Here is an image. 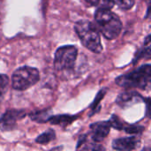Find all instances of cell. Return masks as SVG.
<instances>
[{
    "label": "cell",
    "mask_w": 151,
    "mask_h": 151,
    "mask_svg": "<svg viewBox=\"0 0 151 151\" xmlns=\"http://www.w3.org/2000/svg\"><path fill=\"white\" fill-rule=\"evenodd\" d=\"M95 20L103 35L108 40L116 39L122 30V22L111 9L98 8L95 12Z\"/></svg>",
    "instance_id": "cell-1"
},
{
    "label": "cell",
    "mask_w": 151,
    "mask_h": 151,
    "mask_svg": "<svg viewBox=\"0 0 151 151\" xmlns=\"http://www.w3.org/2000/svg\"><path fill=\"white\" fill-rule=\"evenodd\" d=\"M74 29L84 47L96 54L102 52L103 45L100 33L91 21L86 19L79 20L74 25Z\"/></svg>",
    "instance_id": "cell-2"
},
{
    "label": "cell",
    "mask_w": 151,
    "mask_h": 151,
    "mask_svg": "<svg viewBox=\"0 0 151 151\" xmlns=\"http://www.w3.org/2000/svg\"><path fill=\"white\" fill-rule=\"evenodd\" d=\"M151 80V65L150 64L140 66L131 73L119 76L115 82L124 88L145 89Z\"/></svg>",
    "instance_id": "cell-3"
},
{
    "label": "cell",
    "mask_w": 151,
    "mask_h": 151,
    "mask_svg": "<svg viewBox=\"0 0 151 151\" xmlns=\"http://www.w3.org/2000/svg\"><path fill=\"white\" fill-rule=\"evenodd\" d=\"M78 58V50L73 45H65L58 48L55 53L54 68L58 73L73 71Z\"/></svg>",
    "instance_id": "cell-4"
},
{
    "label": "cell",
    "mask_w": 151,
    "mask_h": 151,
    "mask_svg": "<svg viewBox=\"0 0 151 151\" xmlns=\"http://www.w3.org/2000/svg\"><path fill=\"white\" fill-rule=\"evenodd\" d=\"M40 80L38 69L31 66H22L17 69L12 76V87L15 90L24 91L35 85Z\"/></svg>",
    "instance_id": "cell-5"
},
{
    "label": "cell",
    "mask_w": 151,
    "mask_h": 151,
    "mask_svg": "<svg viewBox=\"0 0 151 151\" xmlns=\"http://www.w3.org/2000/svg\"><path fill=\"white\" fill-rule=\"evenodd\" d=\"M26 113L22 110H9L0 118V130L11 131L16 127L17 121L25 118Z\"/></svg>",
    "instance_id": "cell-6"
},
{
    "label": "cell",
    "mask_w": 151,
    "mask_h": 151,
    "mask_svg": "<svg viewBox=\"0 0 151 151\" xmlns=\"http://www.w3.org/2000/svg\"><path fill=\"white\" fill-rule=\"evenodd\" d=\"M111 128V123L109 120L93 123L90 126L92 140L95 142H103L108 136Z\"/></svg>",
    "instance_id": "cell-7"
},
{
    "label": "cell",
    "mask_w": 151,
    "mask_h": 151,
    "mask_svg": "<svg viewBox=\"0 0 151 151\" xmlns=\"http://www.w3.org/2000/svg\"><path fill=\"white\" fill-rule=\"evenodd\" d=\"M141 144L140 138L136 135L119 138L112 142V149L115 150H134L139 148Z\"/></svg>",
    "instance_id": "cell-8"
},
{
    "label": "cell",
    "mask_w": 151,
    "mask_h": 151,
    "mask_svg": "<svg viewBox=\"0 0 151 151\" xmlns=\"http://www.w3.org/2000/svg\"><path fill=\"white\" fill-rule=\"evenodd\" d=\"M141 100H143V97L140 94L134 91H130V92H125L120 94L118 96L116 103L119 106L125 108V107L132 106L133 104L140 102Z\"/></svg>",
    "instance_id": "cell-9"
},
{
    "label": "cell",
    "mask_w": 151,
    "mask_h": 151,
    "mask_svg": "<svg viewBox=\"0 0 151 151\" xmlns=\"http://www.w3.org/2000/svg\"><path fill=\"white\" fill-rule=\"evenodd\" d=\"M77 117H73L71 115H57V116H50L48 119L49 122L52 125H58L61 127H66L70 125L73 121H74Z\"/></svg>",
    "instance_id": "cell-10"
},
{
    "label": "cell",
    "mask_w": 151,
    "mask_h": 151,
    "mask_svg": "<svg viewBox=\"0 0 151 151\" xmlns=\"http://www.w3.org/2000/svg\"><path fill=\"white\" fill-rule=\"evenodd\" d=\"M50 117V110H43L35 111L30 114V119L34 121H36L38 123H44L47 122L48 119Z\"/></svg>",
    "instance_id": "cell-11"
},
{
    "label": "cell",
    "mask_w": 151,
    "mask_h": 151,
    "mask_svg": "<svg viewBox=\"0 0 151 151\" xmlns=\"http://www.w3.org/2000/svg\"><path fill=\"white\" fill-rule=\"evenodd\" d=\"M55 137H56L55 131L53 129H48L46 132L40 134L35 139V142L39 144H47V143L50 142L51 141L55 140Z\"/></svg>",
    "instance_id": "cell-12"
},
{
    "label": "cell",
    "mask_w": 151,
    "mask_h": 151,
    "mask_svg": "<svg viewBox=\"0 0 151 151\" xmlns=\"http://www.w3.org/2000/svg\"><path fill=\"white\" fill-rule=\"evenodd\" d=\"M88 4L92 6H97L98 8L111 9L114 6L112 0H85Z\"/></svg>",
    "instance_id": "cell-13"
},
{
    "label": "cell",
    "mask_w": 151,
    "mask_h": 151,
    "mask_svg": "<svg viewBox=\"0 0 151 151\" xmlns=\"http://www.w3.org/2000/svg\"><path fill=\"white\" fill-rule=\"evenodd\" d=\"M9 87V78L5 74H0V101L4 98Z\"/></svg>",
    "instance_id": "cell-14"
},
{
    "label": "cell",
    "mask_w": 151,
    "mask_h": 151,
    "mask_svg": "<svg viewBox=\"0 0 151 151\" xmlns=\"http://www.w3.org/2000/svg\"><path fill=\"white\" fill-rule=\"evenodd\" d=\"M114 4H117L120 9L123 10H129L134 5L135 1L134 0H112Z\"/></svg>",
    "instance_id": "cell-15"
},
{
    "label": "cell",
    "mask_w": 151,
    "mask_h": 151,
    "mask_svg": "<svg viewBox=\"0 0 151 151\" xmlns=\"http://www.w3.org/2000/svg\"><path fill=\"white\" fill-rule=\"evenodd\" d=\"M126 133L129 134H138L143 132L144 127L139 125H128V126H125L124 129Z\"/></svg>",
    "instance_id": "cell-16"
},
{
    "label": "cell",
    "mask_w": 151,
    "mask_h": 151,
    "mask_svg": "<svg viewBox=\"0 0 151 151\" xmlns=\"http://www.w3.org/2000/svg\"><path fill=\"white\" fill-rule=\"evenodd\" d=\"M109 121L111 123V127L113 128H116L118 130H123L125 126H126L125 123L116 115H113Z\"/></svg>",
    "instance_id": "cell-17"
},
{
    "label": "cell",
    "mask_w": 151,
    "mask_h": 151,
    "mask_svg": "<svg viewBox=\"0 0 151 151\" xmlns=\"http://www.w3.org/2000/svg\"><path fill=\"white\" fill-rule=\"evenodd\" d=\"M93 146H91V147H86V148H84V150H104L103 147H101V146H99L98 144H92Z\"/></svg>",
    "instance_id": "cell-18"
}]
</instances>
